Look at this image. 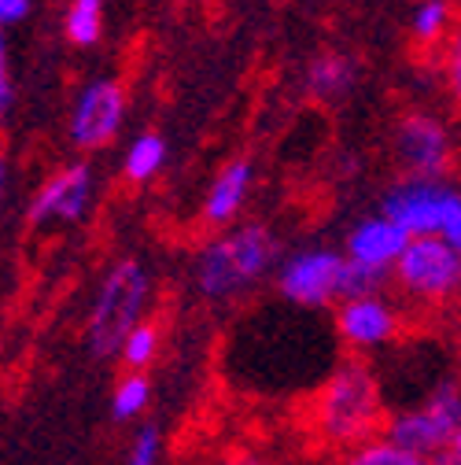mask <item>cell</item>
I'll list each match as a JSON object with an SVG mask.
<instances>
[{
	"mask_svg": "<svg viewBox=\"0 0 461 465\" xmlns=\"http://www.w3.org/2000/svg\"><path fill=\"white\" fill-rule=\"evenodd\" d=\"M89 193H93L89 166L74 163V166L55 170L30 203V225H71V222H78L85 214Z\"/></svg>",
	"mask_w": 461,
	"mask_h": 465,
	"instance_id": "30bf717a",
	"label": "cell"
},
{
	"mask_svg": "<svg viewBox=\"0 0 461 465\" xmlns=\"http://www.w3.org/2000/svg\"><path fill=\"white\" fill-rule=\"evenodd\" d=\"M5 182H8V163L0 155V207H5Z\"/></svg>",
	"mask_w": 461,
	"mask_h": 465,
	"instance_id": "4316f807",
	"label": "cell"
},
{
	"mask_svg": "<svg viewBox=\"0 0 461 465\" xmlns=\"http://www.w3.org/2000/svg\"><path fill=\"white\" fill-rule=\"evenodd\" d=\"M457 421H461V381L446 377L417 402L402 406V411H391L384 436L432 461L450 450Z\"/></svg>",
	"mask_w": 461,
	"mask_h": 465,
	"instance_id": "5b68a950",
	"label": "cell"
},
{
	"mask_svg": "<svg viewBox=\"0 0 461 465\" xmlns=\"http://www.w3.org/2000/svg\"><path fill=\"white\" fill-rule=\"evenodd\" d=\"M123 119H126V89L119 82H111V78L93 82L74 104L71 141L78 148H100L119 134Z\"/></svg>",
	"mask_w": 461,
	"mask_h": 465,
	"instance_id": "9c48e42d",
	"label": "cell"
},
{
	"mask_svg": "<svg viewBox=\"0 0 461 465\" xmlns=\"http://www.w3.org/2000/svg\"><path fill=\"white\" fill-rule=\"evenodd\" d=\"M432 465H461V454H454V450H446V454H439V458H432Z\"/></svg>",
	"mask_w": 461,
	"mask_h": 465,
	"instance_id": "484cf974",
	"label": "cell"
},
{
	"mask_svg": "<svg viewBox=\"0 0 461 465\" xmlns=\"http://www.w3.org/2000/svg\"><path fill=\"white\" fill-rule=\"evenodd\" d=\"M211 465H284L277 454L262 450V447H244V443H233V447H221L214 450Z\"/></svg>",
	"mask_w": 461,
	"mask_h": 465,
	"instance_id": "603a6c76",
	"label": "cell"
},
{
	"mask_svg": "<svg viewBox=\"0 0 461 465\" xmlns=\"http://www.w3.org/2000/svg\"><path fill=\"white\" fill-rule=\"evenodd\" d=\"M398 155L417 182H436L450 166V137L432 114H407L398 123Z\"/></svg>",
	"mask_w": 461,
	"mask_h": 465,
	"instance_id": "8fae6325",
	"label": "cell"
},
{
	"mask_svg": "<svg viewBox=\"0 0 461 465\" xmlns=\"http://www.w3.org/2000/svg\"><path fill=\"white\" fill-rule=\"evenodd\" d=\"M12 104V78H8V45H5V30H0V114Z\"/></svg>",
	"mask_w": 461,
	"mask_h": 465,
	"instance_id": "cb8c5ba5",
	"label": "cell"
},
{
	"mask_svg": "<svg viewBox=\"0 0 461 465\" xmlns=\"http://www.w3.org/2000/svg\"><path fill=\"white\" fill-rule=\"evenodd\" d=\"M159 347H162V329L155 322H141L119 347V362L126 366V373H144L155 359H159Z\"/></svg>",
	"mask_w": 461,
	"mask_h": 465,
	"instance_id": "e0dca14e",
	"label": "cell"
},
{
	"mask_svg": "<svg viewBox=\"0 0 461 465\" xmlns=\"http://www.w3.org/2000/svg\"><path fill=\"white\" fill-rule=\"evenodd\" d=\"M248 193H251V163H248V159L225 163V166L218 170L211 193H207L203 222H207V225H229V222L240 214Z\"/></svg>",
	"mask_w": 461,
	"mask_h": 465,
	"instance_id": "4fadbf2b",
	"label": "cell"
},
{
	"mask_svg": "<svg viewBox=\"0 0 461 465\" xmlns=\"http://www.w3.org/2000/svg\"><path fill=\"white\" fill-rule=\"evenodd\" d=\"M398 332H402V314L384 296H358V300L336 303V336L355 355L387 347Z\"/></svg>",
	"mask_w": 461,
	"mask_h": 465,
	"instance_id": "ba28073f",
	"label": "cell"
},
{
	"mask_svg": "<svg viewBox=\"0 0 461 465\" xmlns=\"http://www.w3.org/2000/svg\"><path fill=\"white\" fill-rule=\"evenodd\" d=\"M148 273L137 259H119L100 281L96 300L89 307V322H85V336L93 355L100 359H119L123 340L144 322V307H148Z\"/></svg>",
	"mask_w": 461,
	"mask_h": 465,
	"instance_id": "3957f363",
	"label": "cell"
},
{
	"mask_svg": "<svg viewBox=\"0 0 461 465\" xmlns=\"http://www.w3.org/2000/svg\"><path fill=\"white\" fill-rule=\"evenodd\" d=\"M410 244V237L402 232L387 214L380 218H366L362 225H355V232L348 237V262L362 266V270H373V273H384L391 277V266L398 262L402 248Z\"/></svg>",
	"mask_w": 461,
	"mask_h": 465,
	"instance_id": "7c38bea8",
	"label": "cell"
},
{
	"mask_svg": "<svg viewBox=\"0 0 461 465\" xmlns=\"http://www.w3.org/2000/svg\"><path fill=\"white\" fill-rule=\"evenodd\" d=\"M387 418H391V411L384 402V388H380L377 373L362 359H348L307 399L303 421H307L310 443L321 447L325 454H332V461H336L339 454L384 436Z\"/></svg>",
	"mask_w": 461,
	"mask_h": 465,
	"instance_id": "6da1fadb",
	"label": "cell"
},
{
	"mask_svg": "<svg viewBox=\"0 0 461 465\" xmlns=\"http://www.w3.org/2000/svg\"><path fill=\"white\" fill-rule=\"evenodd\" d=\"M148 402H152V381L144 373H123L111 391V411L119 421L141 418L148 411Z\"/></svg>",
	"mask_w": 461,
	"mask_h": 465,
	"instance_id": "ffe728a7",
	"label": "cell"
},
{
	"mask_svg": "<svg viewBox=\"0 0 461 465\" xmlns=\"http://www.w3.org/2000/svg\"><path fill=\"white\" fill-rule=\"evenodd\" d=\"M332 465H432V461L414 454V450H407V447L391 443L387 436H377V440H369V443H362V447H355L348 454H339Z\"/></svg>",
	"mask_w": 461,
	"mask_h": 465,
	"instance_id": "2e32d148",
	"label": "cell"
},
{
	"mask_svg": "<svg viewBox=\"0 0 461 465\" xmlns=\"http://www.w3.org/2000/svg\"><path fill=\"white\" fill-rule=\"evenodd\" d=\"M64 34L78 48L96 45L103 34V0H71V8L64 15Z\"/></svg>",
	"mask_w": 461,
	"mask_h": 465,
	"instance_id": "ac0fdd59",
	"label": "cell"
},
{
	"mask_svg": "<svg viewBox=\"0 0 461 465\" xmlns=\"http://www.w3.org/2000/svg\"><path fill=\"white\" fill-rule=\"evenodd\" d=\"M162 163H166V141L159 134H144V137H137L130 144L123 170H126L130 182H148L162 170Z\"/></svg>",
	"mask_w": 461,
	"mask_h": 465,
	"instance_id": "d6986e66",
	"label": "cell"
},
{
	"mask_svg": "<svg viewBox=\"0 0 461 465\" xmlns=\"http://www.w3.org/2000/svg\"><path fill=\"white\" fill-rule=\"evenodd\" d=\"M384 214L407 232V237H439L461 255V193L439 185V182H417L410 178L407 185H398Z\"/></svg>",
	"mask_w": 461,
	"mask_h": 465,
	"instance_id": "8992f818",
	"label": "cell"
},
{
	"mask_svg": "<svg viewBox=\"0 0 461 465\" xmlns=\"http://www.w3.org/2000/svg\"><path fill=\"white\" fill-rule=\"evenodd\" d=\"M126 465H162V432L155 425H141L130 440Z\"/></svg>",
	"mask_w": 461,
	"mask_h": 465,
	"instance_id": "44dd1931",
	"label": "cell"
},
{
	"mask_svg": "<svg viewBox=\"0 0 461 465\" xmlns=\"http://www.w3.org/2000/svg\"><path fill=\"white\" fill-rule=\"evenodd\" d=\"M395 292L417 311H450L461 303V255L439 237H414L391 266Z\"/></svg>",
	"mask_w": 461,
	"mask_h": 465,
	"instance_id": "277c9868",
	"label": "cell"
},
{
	"mask_svg": "<svg viewBox=\"0 0 461 465\" xmlns=\"http://www.w3.org/2000/svg\"><path fill=\"white\" fill-rule=\"evenodd\" d=\"M277 259V241L266 225H240L211 241L196 262V284L207 300H233L255 288Z\"/></svg>",
	"mask_w": 461,
	"mask_h": 465,
	"instance_id": "7a4b0ae2",
	"label": "cell"
},
{
	"mask_svg": "<svg viewBox=\"0 0 461 465\" xmlns=\"http://www.w3.org/2000/svg\"><path fill=\"white\" fill-rule=\"evenodd\" d=\"M450 450H454V454H461V421H457V429H454V440H450Z\"/></svg>",
	"mask_w": 461,
	"mask_h": 465,
	"instance_id": "83f0119b",
	"label": "cell"
},
{
	"mask_svg": "<svg viewBox=\"0 0 461 465\" xmlns=\"http://www.w3.org/2000/svg\"><path fill=\"white\" fill-rule=\"evenodd\" d=\"M26 12H30V0H0V30L19 23Z\"/></svg>",
	"mask_w": 461,
	"mask_h": 465,
	"instance_id": "d4e9b609",
	"label": "cell"
},
{
	"mask_svg": "<svg viewBox=\"0 0 461 465\" xmlns=\"http://www.w3.org/2000/svg\"><path fill=\"white\" fill-rule=\"evenodd\" d=\"M457 19H461V15L454 12L450 0H421L417 12H414V23H410V34H414L417 45L443 52V45L450 41Z\"/></svg>",
	"mask_w": 461,
	"mask_h": 465,
	"instance_id": "9a60e30c",
	"label": "cell"
},
{
	"mask_svg": "<svg viewBox=\"0 0 461 465\" xmlns=\"http://www.w3.org/2000/svg\"><path fill=\"white\" fill-rule=\"evenodd\" d=\"M355 64H351V55H339V52H325L318 55V60L310 64L307 71V89L321 100H343L351 89H355Z\"/></svg>",
	"mask_w": 461,
	"mask_h": 465,
	"instance_id": "5bb4252c",
	"label": "cell"
},
{
	"mask_svg": "<svg viewBox=\"0 0 461 465\" xmlns=\"http://www.w3.org/2000/svg\"><path fill=\"white\" fill-rule=\"evenodd\" d=\"M280 296L296 307H329L348 300V255L339 252H299L280 266Z\"/></svg>",
	"mask_w": 461,
	"mask_h": 465,
	"instance_id": "52a82bcc",
	"label": "cell"
},
{
	"mask_svg": "<svg viewBox=\"0 0 461 465\" xmlns=\"http://www.w3.org/2000/svg\"><path fill=\"white\" fill-rule=\"evenodd\" d=\"M439 67H443V78H446V89H450V100L454 107L461 111V19L450 34V41L443 45L439 52Z\"/></svg>",
	"mask_w": 461,
	"mask_h": 465,
	"instance_id": "7402d4cb",
	"label": "cell"
}]
</instances>
